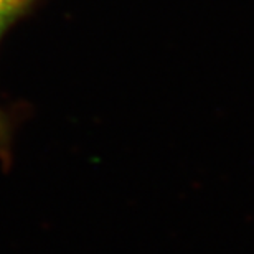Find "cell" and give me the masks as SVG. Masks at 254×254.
I'll return each instance as SVG.
<instances>
[{
    "instance_id": "7a4b0ae2",
    "label": "cell",
    "mask_w": 254,
    "mask_h": 254,
    "mask_svg": "<svg viewBox=\"0 0 254 254\" xmlns=\"http://www.w3.org/2000/svg\"><path fill=\"white\" fill-rule=\"evenodd\" d=\"M0 124H2V123H0Z\"/></svg>"
},
{
    "instance_id": "6da1fadb",
    "label": "cell",
    "mask_w": 254,
    "mask_h": 254,
    "mask_svg": "<svg viewBox=\"0 0 254 254\" xmlns=\"http://www.w3.org/2000/svg\"><path fill=\"white\" fill-rule=\"evenodd\" d=\"M35 0H0V40Z\"/></svg>"
}]
</instances>
